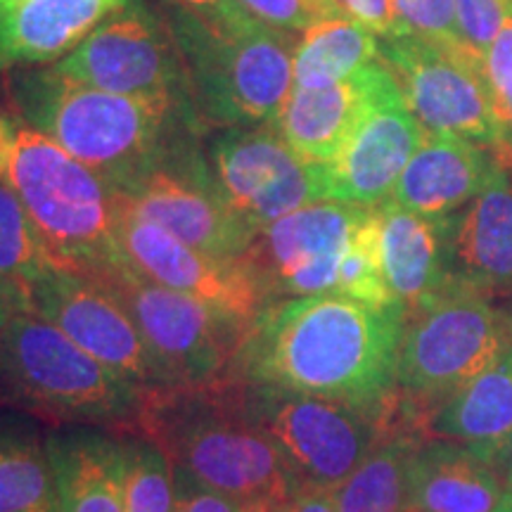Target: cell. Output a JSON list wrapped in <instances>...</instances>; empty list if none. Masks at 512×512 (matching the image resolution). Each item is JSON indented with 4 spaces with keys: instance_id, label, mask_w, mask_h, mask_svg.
Segmentation results:
<instances>
[{
    "instance_id": "1",
    "label": "cell",
    "mask_w": 512,
    "mask_h": 512,
    "mask_svg": "<svg viewBox=\"0 0 512 512\" xmlns=\"http://www.w3.org/2000/svg\"><path fill=\"white\" fill-rule=\"evenodd\" d=\"M406 309L339 292L268 304L249 325L228 382L266 384L377 411L396 389Z\"/></svg>"
},
{
    "instance_id": "2",
    "label": "cell",
    "mask_w": 512,
    "mask_h": 512,
    "mask_svg": "<svg viewBox=\"0 0 512 512\" xmlns=\"http://www.w3.org/2000/svg\"><path fill=\"white\" fill-rule=\"evenodd\" d=\"M12 98L22 117L95 171L114 192H126L207 128L171 102L107 93L67 79L50 64L19 69Z\"/></svg>"
},
{
    "instance_id": "3",
    "label": "cell",
    "mask_w": 512,
    "mask_h": 512,
    "mask_svg": "<svg viewBox=\"0 0 512 512\" xmlns=\"http://www.w3.org/2000/svg\"><path fill=\"white\" fill-rule=\"evenodd\" d=\"M162 10L202 126L273 124L292 93L297 34L268 27L235 0L216 8L164 0Z\"/></svg>"
},
{
    "instance_id": "4",
    "label": "cell",
    "mask_w": 512,
    "mask_h": 512,
    "mask_svg": "<svg viewBox=\"0 0 512 512\" xmlns=\"http://www.w3.org/2000/svg\"><path fill=\"white\" fill-rule=\"evenodd\" d=\"M138 430L197 482L245 505L299 494L280 451L240 413L226 382L152 399Z\"/></svg>"
},
{
    "instance_id": "5",
    "label": "cell",
    "mask_w": 512,
    "mask_h": 512,
    "mask_svg": "<svg viewBox=\"0 0 512 512\" xmlns=\"http://www.w3.org/2000/svg\"><path fill=\"white\" fill-rule=\"evenodd\" d=\"M0 396L22 411L67 425H138L150 396L83 351L34 309L0 332Z\"/></svg>"
},
{
    "instance_id": "6",
    "label": "cell",
    "mask_w": 512,
    "mask_h": 512,
    "mask_svg": "<svg viewBox=\"0 0 512 512\" xmlns=\"http://www.w3.org/2000/svg\"><path fill=\"white\" fill-rule=\"evenodd\" d=\"M5 174L57 268L88 278L124 261L117 242V197L95 171L29 124L10 128Z\"/></svg>"
},
{
    "instance_id": "7",
    "label": "cell",
    "mask_w": 512,
    "mask_h": 512,
    "mask_svg": "<svg viewBox=\"0 0 512 512\" xmlns=\"http://www.w3.org/2000/svg\"><path fill=\"white\" fill-rule=\"evenodd\" d=\"M240 413L259 427L283 456L299 491L337 489L377 446L389 441L382 411L323 396L226 382Z\"/></svg>"
},
{
    "instance_id": "8",
    "label": "cell",
    "mask_w": 512,
    "mask_h": 512,
    "mask_svg": "<svg viewBox=\"0 0 512 512\" xmlns=\"http://www.w3.org/2000/svg\"><path fill=\"white\" fill-rule=\"evenodd\" d=\"M512 349V316L451 275L406 313L396 384L434 403L463 389Z\"/></svg>"
},
{
    "instance_id": "9",
    "label": "cell",
    "mask_w": 512,
    "mask_h": 512,
    "mask_svg": "<svg viewBox=\"0 0 512 512\" xmlns=\"http://www.w3.org/2000/svg\"><path fill=\"white\" fill-rule=\"evenodd\" d=\"M93 280L107 287L131 313L147 344L183 389L228 382L252 320L152 283L133 271L126 259Z\"/></svg>"
},
{
    "instance_id": "10",
    "label": "cell",
    "mask_w": 512,
    "mask_h": 512,
    "mask_svg": "<svg viewBox=\"0 0 512 512\" xmlns=\"http://www.w3.org/2000/svg\"><path fill=\"white\" fill-rule=\"evenodd\" d=\"M53 67L83 86L171 102L197 117L162 5L131 0Z\"/></svg>"
},
{
    "instance_id": "11",
    "label": "cell",
    "mask_w": 512,
    "mask_h": 512,
    "mask_svg": "<svg viewBox=\"0 0 512 512\" xmlns=\"http://www.w3.org/2000/svg\"><path fill=\"white\" fill-rule=\"evenodd\" d=\"M29 304L83 351L138 384L150 399L183 392L131 313L98 280L53 266L29 287Z\"/></svg>"
},
{
    "instance_id": "12",
    "label": "cell",
    "mask_w": 512,
    "mask_h": 512,
    "mask_svg": "<svg viewBox=\"0 0 512 512\" xmlns=\"http://www.w3.org/2000/svg\"><path fill=\"white\" fill-rule=\"evenodd\" d=\"M380 57L420 126L439 136L496 145L503 126L484 81V57L411 36L380 38Z\"/></svg>"
},
{
    "instance_id": "13",
    "label": "cell",
    "mask_w": 512,
    "mask_h": 512,
    "mask_svg": "<svg viewBox=\"0 0 512 512\" xmlns=\"http://www.w3.org/2000/svg\"><path fill=\"white\" fill-rule=\"evenodd\" d=\"M119 195L140 219L214 259H240L259 233L230 207L204 157L202 140L181 147Z\"/></svg>"
},
{
    "instance_id": "14",
    "label": "cell",
    "mask_w": 512,
    "mask_h": 512,
    "mask_svg": "<svg viewBox=\"0 0 512 512\" xmlns=\"http://www.w3.org/2000/svg\"><path fill=\"white\" fill-rule=\"evenodd\" d=\"M373 207L320 200L259 228L240 264L268 304L335 292L351 235Z\"/></svg>"
},
{
    "instance_id": "15",
    "label": "cell",
    "mask_w": 512,
    "mask_h": 512,
    "mask_svg": "<svg viewBox=\"0 0 512 512\" xmlns=\"http://www.w3.org/2000/svg\"><path fill=\"white\" fill-rule=\"evenodd\" d=\"M209 164L230 207L256 230L325 200L323 164L299 157L273 124L221 128Z\"/></svg>"
},
{
    "instance_id": "16",
    "label": "cell",
    "mask_w": 512,
    "mask_h": 512,
    "mask_svg": "<svg viewBox=\"0 0 512 512\" xmlns=\"http://www.w3.org/2000/svg\"><path fill=\"white\" fill-rule=\"evenodd\" d=\"M114 197H117V223H114L117 242L133 271L169 290L238 313L245 320H254L266 309L268 302L264 294L240 259L226 261L197 252L164 228L140 219L119 192H114Z\"/></svg>"
},
{
    "instance_id": "17",
    "label": "cell",
    "mask_w": 512,
    "mask_h": 512,
    "mask_svg": "<svg viewBox=\"0 0 512 512\" xmlns=\"http://www.w3.org/2000/svg\"><path fill=\"white\" fill-rule=\"evenodd\" d=\"M425 136L392 76L342 150L323 164L325 200L377 207L387 202Z\"/></svg>"
},
{
    "instance_id": "18",
    "label": "cell",
    "mask_w": 512,
    "mask_h": 512,
    "mask_svg": "<svg viewBox=\"0 0 512 512\" xmlns=\"http://www.w3.org/2000/svg\"><path fill=\"white\" fill-rule=\"evenodd\" d=\"M489 147V169L475 200L448 230V268L472 290L512 292V145Z\"/></svg>"
},
{
    "instance_id": "19",
    "label": "cell",
    "mask_w": 512,
    "mask_h": 512,
    "mask_svg": "<svg viewBox=\"0 0 512 512\" xmlns=\"http://www.w3.org/2000/svg\"><path fill=\"white\" fill-rule=\"evenodd\" d=\"M389 79L392 72L380 57L332 86L292 88L273 126L306 162L328 164L356 131Z\"/></svg>"
},
{
    "instance_id": "20",
    "label": "cell",
    "mask_w": 512,
    "mask_h": 512,
    "mask_svg": "<svg viewBox=\"0 0 512 512\" xmlns=\"http://www.w3.org/2000/svg\"><path fill=\"white\" fill-rule=\"evenodd\" d=\"M131 0H24L0 15V72L55 64Z\"/></svg>"
},
{
    "instance_id": "21",
    "label": "cell",
    "mask_w": 512,
    "mask_h": 512,
    "mask_svg": "<svg viewBox=\"0 0 512 512\" xmlns=\"http://www.w3.org/2000/svg\"><path fill=\"white\" fill-rule=\"evenodd\" d=\"M489 169V150L465 138L425 131L389 202L446 221L475 200Z\"/></svg>"
},
{
    "instance_id": "22",
    "label": "cell",
    "mask_w": 512,
    "mask_h": 512,
    "mask_svg": "<svg viewBox=\"0 0 512 512\" xmlns=\"http://www.w3.org/2000/svg\"><path fill=\"white\" fill-rule=\"evenodd\" d=\"M60 512H126L124 439L86 425L46 434Z\"/></svg>"
},
{
    "instance_id": "23",
    "label": "cell",
    "mask_w": 512,
    "mask_h": 512,
    "mask_svg": "<svg viewBox=\"0 0 512 512\" xmlns=\"http://www.w3.org/2000/svg\"><path fill=\"white\" fill-rule=\"evenodd\" d=\"M377 211L384 275L396 302L411 313L451 278L448 230L453 219H427L389 200L377 204Z\"/></svg>"
},
{
    "instance_id": "24",
    "label": "cell",
    "mask_w": 512,
    "mask_h": 512,
    "mask_svg": "<svg viewBox=\"0 0 512 512\" xmlns=\"http://www.w3.org/2000/svg\"><path fill=\"white\" fill-rule=\"evenodd\" d=\"M432 430L503 470L512 441V349L441 403Z\"/></svg>"
},
{
    "instance_id": "25",
    "label": "cell",
    "mask_w": 512,
    "mask_h": 512,
    "mask_svg": "<svg viewBox=\"0 0 512 512\" xmlns=\"http://www.w3.org/2000/svg\"><path fill=\"white\" fill-rule=\"evenodd\" d=\"M501 470L453 441H430L408 467L411 508L425 512H494L503 498Z\"/></svg>"
},
{
    "instance_id": "26",
    "label": "cell",
    "mask_w": 512,
    "mask_h": 512,
    "mask_svg": "<svg viewBox=\"0 0 512 512\" xmlns=\"http://www.w3.org/2000/svg\"><path fill=\"white\" fill-rule=\"evenodd\" d=\"M0 512H60L46 437L12 413L0 415Z\"/></svg>"
},
{
    "instance_id": "27",
    "label": "cell",
    "mask_w": 512,
    "mask_h": 512,
    "mask_svg": "<svg viewBox=\"0 0 512 512\" xmlns=\"http://www.w3.org/2000/svg\"><path fill=\"white\" fill-rule=\"evenodd\" d=\"M380 60V38L347 17L320 19L299 36L292 88H325Z\"/></svg>"
},
{
    "instance_id": "28",
    "label": "cell",
    "mask_w": 512,
    "mask_h": 512,
    "mask_svg": "<svg viewBox=\"0 0 512 512\" xmlns=\"http://www.w3.org/2000/svg\"><path fill=\"white\" fill-rule=\"evenodd\" d=\"M420 441H384L356 467L354 475L332 489L337 512H408V467Z\"/></svg>"
},
{
    "instance_id": "29",
    "label": "cell",
    "mask_w": 512,
    "mask_h": 512,
    "mask_svg": "<svg viewBox=\"0 0 512 512\" xmlns=\"http://www.w3.org/2000/svg\"><path fill=\"white\" fill-rule=\"evenodd\" d=\"M53 266L41 235L3 171L0 174V275L29 294V287Z\"/></svg>"
},
{
    "instance_id": "30",
    "label": "cell",
    "mask_w": 512,
    "mask_h": 512,
    "mask_svg": "<svg viewBox=\"0 0 512 512\" xmlns=\"http://www.w3.org/2000/svg\"><path fill=\"white\" fill-rule=\"evenodd\" d=\"M335 292L373 306L399 304L389 290L387 275H384L382 230L377 207L370 209V214L351 235L347 252L339 264Z\"/></svg>"
},
{
    "instance_id": "31",
    "label": "cell",
    "mask_w": 512,
    "mask_h": 512,
    "mask_svg": "<svg viewBox=\"0 0 512 512\" xmlns=\"http://www.w3.org/2000/svg\"><path fill=\"white\" fill-rule=\"evenodd\" d=\"M126 512H171L174 463L150 439H124Z\"/></svg>"
},
{
    "instance_id": "32",
    "label": "cell",
    "mask_w": 512,
    "mask_h": 512,
    "mask_svg": "<svg viewBox=\"0 0 512 512\" xmlns=\"http://www.w3.org/2000/svg\"><path fill=\"white\" fill-rule=\"evenodd\" d=\"M394 8L396 36L420 38L448 50L467 48L458 29L456 0H394Z\"/></svg>"
},
{
    "instance_id": "33",
    "label": "cell",
    "mask_w": 512,
    "mask_h": 512,
    "mask_svg": "<svg viewBox=\"0 0 512 512\" xmlns=\"http://www.w3.org/2000/svg\"><path fill=\"white\" fill-rule=\"evenodd\" d=\"M510 15V0H456V17L463 43L482 57L496 41L498 31Z\"/></svg>"
},
{
    "instance_id": "34",
    "label": "cell",
    "mask_w": 512,
    "mask_h": 512,
    "mask_svg": "<svg viewBox=\"0 0 512 512\" xmlns=\"http://www.w3.org/2000/svg\"><path fill=\"white\" fill-rule=\"evenodd\" d=\"M242 10L280 31H306L320 19L335 17L318 0H235Z\"/></svg>"
},
{
    "instance_id": "35",
    "label": "cell",
    "mask_w": 512,
    "mask_h": 512,
    "mask_svg": "<svg viewBox=\"0 0 512 512\" xmlns=\"http://www.w3.org/2000/svg\"><path fill=\"white\" fill-rule=\"evenodd\" d=\"M484 81L491 93L496 117L498 121H503L505 112L512 107V15L505 19L496 41L486 50Z\"/></svg>"
},
{
    "instance_id": "36",
    "label": "cell",
    "mask_w": 512,
    "mask_h": 512,
    "mask_svg": "<svg viewBox=\"0 0 512 512\" xmlns=\"http://www.w3.org/2000/svg\"><path fill=\"white\" fill-rule=\"evenodd\" d=\"M245 503L209 489L190 472L174 465V505L171 512H242Z\"/></svg>"
},
{
    "instance_id": "37",
    "label": "cell",
    "mask_w": 512,
    "mask_h": 512,
    "mask_svg": "<svg viewBox=\"0 0 512 512\" xmlns=\"http://www.w3.org/2000/svg\"><path fill=\"white\" fill-rule=\"evenodd\" d=\"M339 15L373 31L377 38L396 36L394 0H337Z\"/></svg>"
},
{
    "instance_id": "38",
    "label": "cell",
    "mask_w": 512,
    "mask_h": 512,
    "mask_svg": "<svg viewBox=\"0 0 512 512\" xmlns=\"http://www.w3.org/2000/svg\"><path fill=\"white\" fill-rule=\"evenodd\" d=\"M285 512H337L332 491L302 489L285 503Z\"/></svg>"
},
{
    "instance_id": "39",
    "label": "cell",
    "mask_w": 512,
    "mask_h": 512,
    "mask_svg": "<svg viewBox=\"0 0 512 512\" xmlns=\"http://www.w3.org/2000/svg\"><path fill=\"white\" fill-rule=\"evenodd\" d=\"M31 309L29 304V294L22 290V287L10 283L8 278L0 275V332H3L8 320L15 316L19 311Z\"/></svg>"
},
{
    "instance_id": "40",
    "label": "cell",
    "mask_w": 512,
    "mask_h": 512,
    "mask_svg": "<svg viewBox=\"0 0 512 512\" xmlns=\"http://www.w3.org/2000/svg\"><path fill=\"white\" fill-rule=\"evenodd\" d=\"M242 512H285V503H249Z\"/></svg>"
},
{
    "instance_id": "41",
    "label": "cell",
    "mask_w": 512,
    "mask_h": 512,
    "mask_svg": "<svg viewBox=\"0 0 512 512\" xmlns=\"http://www.w3.org/2000/svg\"><path fill=\"white\" fill-rule=\"evenodd\" d=\"M503 140L501 143H508V145H512V107L508 112H505V117H503Z\"/></svg>"
},
{
    "instance_id": "42",
    "label": "cell",
    "mask_w": 512,
    "mask_h": 512,
    "mask_svg": "<svg viewBox=\"0 0 512 512\" xmlns=\"http://www.w3.org/2000/svg\"><path fill=\"white\" fill-rule=\"evenodd\" d=\"M178 3L192 5V8H216V5L226 3V0H178Z\"/></svg>"
},
{
    "instance_id": "43",
    "label": "cell",
    "mask_w": 512,
    "mask_h": 512,
    "mask_svg": "<svg viewBox=\"0 0 512 512\" xmlns=\"http://www.w3.org/2000/svg\"><path fill=\"white\" fill-rule=\"evenodd\" d=\"M503 475H505V484H508V491H512V441H510V448H508V458H505Z\"/></svg>"
},
{
    "instance_id": "44",
    "label": "cell",
    "mask_w": 512,
    "mask_h": 512,
    "mask_svg": "<svg viewBox=\"0 0 512 512\" xmlns=\"http://www.w3.org/2000/svg\"><path fill=\"white\" fill-rule=\"evenodd\" d=\"M494 512H512V491H505Z\"/></svg>"
},
{
    "instance_id": "45",
    "label": "cell",
    "mask_w": 512,
    "mask_h": 512,
    "mask_svg": "<svg viewBox=\"0 0 512 512\" xmlns=\"http://www.w3.org/2000/svg\"><path fill=\"white\" fill-rule=\"evenodd\" d=\"M19 3H24V0H0V15H3V12L12 10V8H17Z\"/></svg>"
},
{
    "instance_id": "46",
    "label": "cell",
    "mask_w": 512,
    "mask_h": 512,
    "mask_svg": "<svg viewBox=\"0 0 512 512\" xmlns=\"http://www.w3.org/2000/svg\"><path fill=\"white\" fill-rule=\"evenodd\" d=\"M318 3H323L325 5V8H328L330 12H332V15H335V17H342V15H339V8H337V0H318Z\"/></svg>"
},
{
    "instance_id": "47",
    "label": "cell",
    "mask_w": 512,
    "mask_h": 512,
    "mask_svg": "<svg viewBox=\"0 0 512 512\" xmlns=\"http://www.w3.org/2000/svg\"><path fill=\"white\" fill-rule=\"evenodd\" d=\"M408 512H425V510H418V508H408Z\"/></svg>"
},
{
    "instance_id": "48",
    "label": "cell",
    "mask_w": 512,
    "mask_h": 512,
    "mask_svg": "<svg viewBox=\"0 0 512 512\" xmlns=\"http://www.w3.org/2000/svg\"><path fill=\"white\" fill-rule=\"evenodd\" d=\"M510 3H512V0H510Z\"/></svg>"
}]
</instances>
